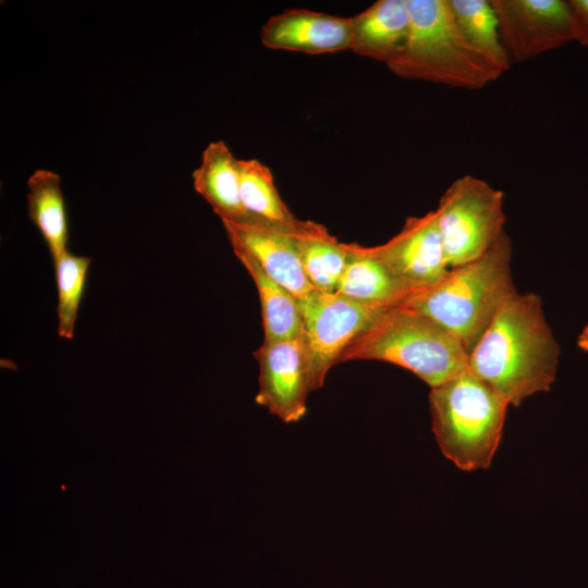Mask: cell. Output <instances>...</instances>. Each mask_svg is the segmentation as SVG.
<instances>
[{"label": "cell", "instance_id": "obj_1", "mask_svg": "<svg viewBox=\"0 0 588 588\" xmlns=\"http://www.w3.org/2000/svg\"><path fill=\"white\" fill-rule=\"evenodd\" d=\"M560 345L535 293H515L468 354V370L515 407L555 380Z\"/></svg>", "mask_w": 588, "mask_h": 588}, {"label": "cell", "instance_id": "obj_2", "mask_svg": "<svg viewBox=\"0 0 588 588\" xmlns=\"http://www.w3.org/2000/svg\"><path fill=\"white\" fill-rule=\"evenodd\" d=\"M512 255V241L504 231L482 256L450 268L440 281L418 290L402 306L440 324L469 354L500 308L517 293Z\"/></svg>", "mask_w": 588, "mask_h": 588}, {"label": "cell", "instance_id": "obj_3", "mask_svg": "<svg viewBox=\"0 0 588 588\" xmlns=\"http://www.w3.org/2000/svg\"><path fill=\"white\" fill-rule=\"evenodd\" d=\"M408 9L406 44L387 64L394 75L471 90L503 75L465 39L449 0H408Z\"/></svg>", "mask_w": 588, "mask_h": 588}, {"label": "cell", "instance_id": "obj_4", "mask_svg": "<svg viewBox=\"0 0 588 588\" xmlns=\"http://www.w3.org/2000/svg\"><path fill=\"white\" fill-rule=\"evenodd\" d=\"M429 404L441 452L462 470L488 468L510 404L468 368L431 388Z\"/></svg>", "mask_w": 588, "mask_h": 588}, {"label": "cell", "instance_id": "obj_5", "mask_svg": "<svg viewBox=\"0 0 588 588\" xmlns=\"http://www.w3.org/2000/svg\"><path fill=\"white\" fill-rule=\"evenodd\" d=\"M365 359L401 366L437 387L467 368L462 343L429 317L403 307L389 308L355 338L339 363Z\"/></svg>", "mask_w": 588, "mask_h": 588}, {"label": "cell", "instance_id": "obj_6", "mask_svg": "<svg viewBox=\"0 0 588 588\" xmlns=\"http://www.w3.org/2000/svg\"><path fill=\"white\" fill-rule=\"evenodd\" d=\"M504 195L488 182L463 175L434 210L446 261L454 268L482 256L504 232Z\"/></svg>", "mask_w": 588, "mask_h": 588}, {"label": "cell", "instance_id": "obj_7", "mask_svg": "<svg viewBox=\"0 0 588 588\" xmlns=\"http://www.w3.org/2000/svg\"><path fill=\"white\" fill-rule=\"evenodd\" d=\"M307 350L311 391L320 389L329 370L351 342L389 308L366 304L336 292L313 291L297 299Z\"/></svg>", "mask_w": 588, "mask_h": 588}, {"label": "cell", "instance_id": "obj_8", "mask_svg": "<svg viewBox=\"0 0 588 588\" xmlns=\"http://www.w3.org/2000/svg\"><path fill=\"white\" fill-rule=\"evenodd\" d=\"M511 63L526 62L574 40L564 0H491Z\"/></svg>", "mask_w": 588, "mask_h": 588}, {"label": "cell", "instance_id": "obj_9", "mask_svg": "<svg viewBox=\"0 0 588 588\" xmlns=\"http://www.w3.org/2000/svg\"><path fill=\"white\" fill-rule=\"evenodd\" d=\"M255 356L259 365L257 404L286 424L301 420L311 392L303 332L293 339L262 342Z\"/></svg>", "mask_w": 588, "mask_h": 588}, {"label": "cell", "instance_id": "obj_10", "mask_svg": "<svg viewBox=\"0 0 588 588\" xmlns=\"http://www.w3.org/2000/svg\"><path fill=\"white\" fill-rule=\"evenodd\" d=\"M222 223L231 246L252 255L261 269L296 299L316 290L305 275L297 247V236L311 230L315 222L308 221L302 229L277 226L259 220Z\"/></svg>", "mask_w": 588, "mask_h": 588}, {"label": "cell", "instance_id": "obj_11", "mask_svg": "<svg viewBox=\"0 0 588 588\" xmlns=\"http://www.w3.org/2000/svg\"><path fill=\"white\" fill-rule=\"evenodd\" d=\"M372 249L396 274L421 289L450 269L434 210L407 218L397 234Z\"/></svg>", "mask_w": 588, "mask_h": 588}, {"label": "cell", "instance_id": "obj_12", "mask_svg": "<svg viewBox=\"0 0 588 588\" xmlns=\"http://www.w3.org/2000/svg\"><path fill=\"white\" fill-rule=\"evenodd\" d=\"M259 37L268 49L309 54L340 52L350 50L351 17L290 9L269 17Z\"/></svg>", "mask_w": 588, "mask_h": 588}, {"label": "cell", "instance_id": "obj_13", "mask_svg": "<svg viewBox=\"0 0 588 588\" xmlns=\"http://www.w3.org/2000/svg\"><path fill=\"white\" fill-rule=\"evenodd\" d=\"M347 261L336 293L384 307L402 306L421 287L396 274L372 249L346 243Z\"/></svg>", "mask_w": 588, "mask_h": 588}, {"label": "cell", "instance_id": "obj_14", "mask_svg": "<svg viewBox=\"0 0 588 588\" xmlns=\"http://www.w3.org/2000/svg\"><path fill=\"white\" fill-rule=\"evenodd\" d=\"M409 25L408 0H378L351 17L350 50L387 65L403 50Z\"/></svg>", "mask_w": 588, "mask_h": 588}, {"label": "cell", "instance_id": "obj_15", "mask_svg": "<svg viewBox=\"0 0 588 588\" xmlns=\"http://www.w3.org/2000/svg\"><path fill=\"white\" fill-rule=\"evenodd\" d=\"M238 160L223 140L212 142L204 149L192 177L195 191L221 221L247 223L256 219L242 201Z\"/></svg>", "mask_w": 588, "mask_h": 588}, {"label": "cell", "instance_id": "obj_16", "mask_svg": "<svg viewBox=\"0 0 588 588\" xmlns=\"http://www.w3.org/2000/svg\"><path fill=\"white\" fill-rule=\"evenodd\" d=\"M29 220L42 235L52 261L68 250L69 226L60 175L38 169L27 180Z\"/></svg>", "mask_w": 588, "mask_h": 588}, {"label": "cell", "instance_id": "obj_17", "mask_svg": "<svg viewBox=\"0 0 588 588\" xmlns=\"http://www.w3.org/2000/svg\"><path fill=\"white\" fill-rule=\"evenodd\" d=\"M232 248L256 285L261 306L264 342L298 336L303 331V321L297 299L271 279L252 255L240 247Z\"/></svg>", "mask_w": 588, "mask_h": 588}, {"label": "cell", "instance_id": "obj_18", "mask_svg": "<svg viewBox=\"0 0 588 588\" xmlns=\"http://www.w3.org/2000/svg\"><path fill=\"white\" fill-rule=\"evenodd\" d=\"M238 170L242 201L254 219L290 229L307 224L308 221L298 220L282 200L266 164L257 159H240Z\"/></svg>", "mask_w": 588, "mask_h": 588}, {"label": "cell", "instance_id": "obj_19", "mask_svg": "<svg viewBox=\"0 0 588 588\" xmlns=\"http://www.w3.org/2000/svg\"><path fill=\"white\" fill-rule=\"evenodd\" d=\"M299 258L309 283L319 291L333 293L347 261L346 243H340L319 224L297 236Z\"/></svg>", "mask_w": 588, "mask_h": 588}, {"label": "cell", "instance_id": "obj_20", "mask_svg": "<svg viewBox=\"0 0 588 588\" xmlns=\"http://www.w3.org/2000/svg\"><path fill=\"white\" fill-rule=\"evenodd\" d=\"M449 1L465 39L504 74L512 63L501 41L498 19L491 0Z\"/></svg>", "mask_w": 588, "mask_h": 588}, {"label": "cell", "instance_id": "obj_21", "mask_svg": "<svg viewBox=\"0 0 588 588\" xmlns=\"http://www.w3.org/2000/svg\"><path fill=\"white\" fill-rule=\"evenodd\" d=\"M90 262L89 257L73 255L69 250L53 261L58 295L57 333L61 339L74 336Z\"/></svg>", "mask_w": 588, "mask_h": 588}, {"label": "cell", "instance_id": "obj_22", "mask_svg": "<svg viewBox=\"0 0 588 588\" xmlns=\"http://www.w3.org/2000/svg\"><path fill=\"white\" fill-rule=\"evenodd\" d=\"M567 4L573 22L574 40L588 47V0H568Z\"/></svg>", "mask_w": 588, "mask_h": 588}, {"label": "cell", "instance_id": "obj_23", "mask_svg": "<svg viewBox=\"0 0 588 588\" xmlns=\"http://www.w3.org/2000/svg\"><path fill=\"white\" fill-rule=\"evenodd\" d=\"M578 346L588 352V332L583 330L577 340Z\"/></svg>", "mask_w": 588, "mask_h": 588}, {"label": "cell", "instance_id": "obj_24", "mask_svg": "<svg viewBox=\"0 0 588 588\" xmlns=\"http://www.w3.org/2000/svg\"><path fill=\"white\" fill-rule=\"evenodd\" d=\"M584 330L588 332V326L586 328H584Z\"/></svg>", "mask_w": 588, "mask_h": 588}]
</instances>
